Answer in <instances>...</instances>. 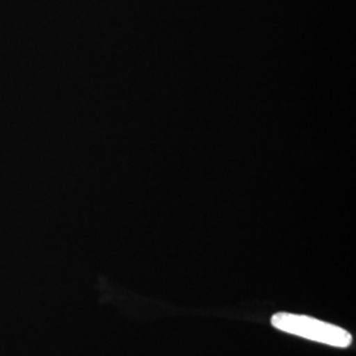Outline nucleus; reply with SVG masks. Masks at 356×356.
<instances>
[{
  "mask_svg": "<svg viewBox=\"0 0 356 356\" xmlns=\"http://www.w3.org/2000/svg\"><path fill=\"white\" fill-rule=\"evenodd\" d=\"M270 323L277 330L292 334L307 341L327 344L331 347L347 348L353 343V335L342 327L319 319L292 313H277L270 318Z\"/></svg>",
  "mask_w": 356,
  "mask_h": 356,
  "instance_id": "obj_1",
  "label": "nucleus"
}]
</instances>
